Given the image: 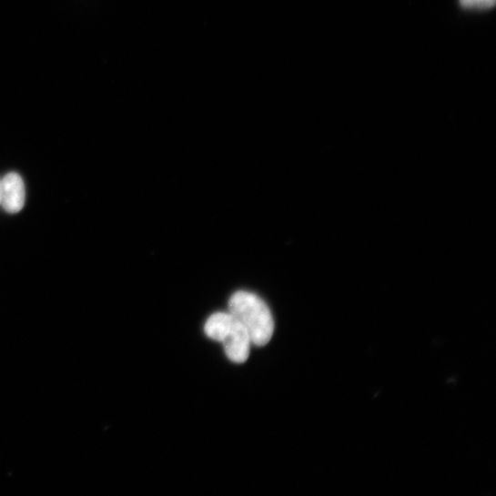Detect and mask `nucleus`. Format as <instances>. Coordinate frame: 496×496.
<instances>
[{"label": "nucleus", "instance_id": "39448f33", "mask_svg": "<svg viewBox=\"0 0 496 496\" xmlns=\"http://www.w3.org/2000/svg\"><path fill=\"white\" fill-rule=\"evenodd\" d=\"M0 206H2V179H0Z\"/></svg>", "mask_w": 496, "mask_h": 496}, {"label": "nucleus", "instance_id": "20e7f679", "mask_svg": "<svg viewBox=\"0 0 496 496\" xmlns=\"http://www.w3.org/2000/svg\"><path fill=\"white\" fill-rule=\"evenodd\" d=\"M496 0H460L465 9L488 10L495 5Z\"/></svg>", "mask_w": 496, "mask_h": 496}, {"label": "nucleus", "instance_id": "f257e3e1", "mask_svg": "<svg viewBox=\"0 0 496 496\" xmlns=\"http://www.w3.org/2000/svg\"><path fill=\"white\" fill-rule=\"evenodd\" d=\"M229 313L247 329L251 343L266 346L274 333V321L269 309L258 295L239 290L232 295Z\"/></svg>", "mask_w": 496, "mask_h": 496}, {"label": "nucleus", "instance_id": "f03ea898", "mask_svg": "<svg viewBox=\"0 0 496 496\" xmlns=\"http://www.w3.org/2000/svg\"><path fill=\"white\" fill-rule=\"evenodd\" d=\"M206 334L224 345L228 358L235 363H244L250 352L251 339L244 326L229 312L216 313L205 326Z\"/></svg>", "mask_w": 496, "mask_h": 496}, {"label": "nucleus", "instance_id": "7ed1b4c3", "mask_svg": "<svg viewBox=\"0 0 496 496\" xmlns=\"http://www.w3.org/2000/svg\"><path fill=\"white\" fill-rule=\"evenodd\" d=\"M25 186L16 172L8 173L2 179V206L12 215L20 213L25 205Z\"/></svg>", "mask_w": 496, "mask_h": 496}]
</instances>
